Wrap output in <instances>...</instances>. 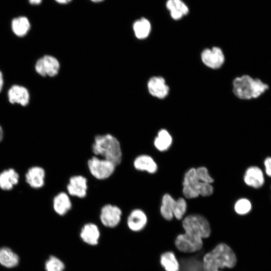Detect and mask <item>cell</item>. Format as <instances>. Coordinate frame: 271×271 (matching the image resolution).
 I'll list each match as a JSON object with an SVG mask.
<instances>
[{
    "label": "cell",
    "mask_w": 271,
    "mask_h": 271,
    "mask_svg": "<svg viewBox=\"0 0 271 271\" xmlns=\"http://www.w3.org/2000/svg\"><path fill=\"white\" fill-rule=\"evenodd\" d=\"M184 231L174 241L176 249L181 253L193 254L202 250L203 239L210 237L212 230L208 220L203 215L192 214L182 221Z\"/></svg>",
    "instance_id": "6da1fadb"
},
{
    "label": "cell",
    "mask_w": 271,
    "mask_h": 271,
    "mask_svg": "<svg viewBox=\"0 0 271 271\" xmlns=\"http://www.w3.org/2000/svg\"><path fill=\"white\" fill-rule=\"evenodd\" d=\"M237 263V257L232 248L226 243H218L202 256L203 271H223L231 269Z\"/></svg>",
    "instance_id": "7a4b0ae2"
},
{
    "label": "cell",
    "mask_w": 271,
    "mask_h": 271,
    "mask_svg": "<svg viewBox=\"0 0 271 271\" xmlns=\"http://www.w3.org/2000/svg\"><path fill=\"white\" fill-rule=\"evenodd\" d=\"M94 156L105 159L117 166L122 160V150L119 140L110 133L96 135L91 146Z\"/></svg>",
    "instance_id": "3957f363"
},
{
    "label": "cell",
    "mask_w": 271,
    "mask_h": 271,
    "mask_svg": "<svg viewBox=\"0 0 271 271\" xmlns=\"http://www.w3.org/2000/svg\"><path fill=\"white\" fill-rule=\"evenodd\" d=\"M268 88V86L261 80L248 75L237 77L233 81V92L241 99L256 98Z\"/></svg>",
    "instance_id": "277c9868"
},
{
    "label": "cell",
    "mask_w": 271,
    "mask_h": 271,
    "mask_svg": "<svg viewBox=\"0 0 271 271\" xmlns=\"http://www.w3.org/2000/svg\"><path fill=\"white\" fill-rule=\"evenodd\" d=\"M213 192L211 184L200 181L196 174V169L191 168L185 174L183 182V193L189 199L195 198L201 195L210 196Z\"/></svg>",
    "instance_id": "5b68a950"
},
{
    "label": "cell",
    "mask_w": 271,
    "mask_h": 271,
    "mask_svg": "<svg viewBox=\"0 0 271 271\" xmlns=\"http://www.w3.org/2000/svg\"><path fill=\"white\" fill-rule=\"evenodd\" d=\"M87 165L91 175L98 180H104L110 178L117 167L110 161L94 155L88 160Z\"/></svg>",
    "instance_id": "8992f818"
},
{
    "label": "cell",
    "mask_w": 271,
    "mask_h": 271,
    "mask_svg": "<svg viewBox=\"0 0 271 271\" xmlns=\"http://www.w3.org/2000/svg\"><path fill=\"white\" fill-rule=\"evenodd\" d=\"M122 216V211L116 205L107 203L100 209L99 219L105 227L113 228L120 223Z\"/></svg>",
    "instance_id": "52a82bcc"
},
{
    "label": "cell",
    "mask_w": 271,
    "mask_h": 271,
    "mask_svg": "<svg viewBox=\"0 0 271 271\" xmlns=\"http://www.w3.org/2000/svg\"><path fill=\"white\" fill-rule=\"evenodd\" d=\"M88 180L81 175L72 176L66 185L67 193L71 197L84 198L87 195Z\"/></svg>",
    "instance_id": "ba28073f"
},
{
    "label": "cell",
    "mask_w": 271,
    "mask_h": 271,
    "mask_svg": "<svg viewBox=\"0 0 271 271\" xmlns=\"http://www.w3.org/2000/svg\"><path fill=\"white\" fill-rule=\"evenodd\" d=\"M60 68L58 60L49 55H45L39 59L36 62V72L43 76L53 77L57 74Z\"/></svg>",
    "instance_id": "9c48e42d"
},
{
    "label": "cell",
    "mask_w": 271,
    "mask_h": 271,
    "mask_svg": "<svg viewBox=\"0 0 271 271\" xmlns=\"http://www.w3.org/2000/svg\"><path fill=\"white\" fill-rule=\"evenodd\" d=\"M203 63L211 69H218L224 62L225 57L222 50L217 47L204 50L201 55Z\"/></svg>",
    "instance_id": "30bf717a"
},
{
    "label": "cell",
    "mask_w": 271,
    "mask_h": 271,
    "mask_svg": "<svg viewBox=\"0 0 271 271\" xmlns=\"http://www.w3.org/2000/svg\"><path fill=\"white\" fill-rule=\"evenodd\" d=\"M148 223V217L142 209L132 210L126 218V225L128 229L134 232L143 230Z\"/></svg>",
    "instance_id": "8fae6325"
},
{
    "label": "cell",
    "mask_w": 271,
    "mask_h": 271,
    "mask_svg": "<svg viewBox=\"0 0 271 271\" xmlns=\"http://www.w3.org/2000/svg\"><path fill=\"white\" fill-rule=\"evenodd\" d=\"M79 235L83 242L90 246H95L99 243L100 231L96 224L88 222L82 227Z\"/></svg>",
    "instance_id": "7c38bea8"
},
{
    "label": "cell",
    "mask_w": 271,
    "mask_h": 271,
    "mask_svg": "<svg viewBox=\"0 0 271 271\" xmlns=\"http://www.w3.org/2000/svg\"><path fill=\"white\" fill-rule=\"evenodd\" d=\"M149 93L154 97L164 98L167 96L169 87L166 83L165 79L161 76H154L148 82Z\"/></svg>",
    "instance_id": "4fadbf2b"
},
{
    "label": "cell",
    "mask_w": 271,
    "mask_h": 271,
    "mask_svg": "<svg viewBox=\"0 0 271 271\" xmlns=\"http://www.w3.org/2000/svg\"><path fill=\"white\" fill-rule=\"evenodd\" d=\"M70 197L66 192H60L55 195L53 200V207L56 214L64 216L72 209Z\"/></svg>",
    "instance_id": "5bb4252c"
},
{
    "label": "cell",
    "mask_w": 271,
    "mask_h": 271,
    "mask_svg": "<svg viewBox=\"0 0 271 271\" xmlns=\"http://www.w3.org/2000/svg\"><path fill=\"white\" fill-rule=\"evenodd\" d=\"M243 180L247 186L254 188L261 187L264 182L262 171L256 166L250 167L246 170Z\"/></svg>",
    "instance_id": "9a60e30c"
},
{
    "label": "cell",
    "mask_w": 271,
    "mask_h": 271,
    "mask_svg": "<svg viewBox=\"0 0 271 271\" xmlns=\"http://www.w3.org/2000/svg\"><path fill=\"white\" fill-rule=\"evenodd\" d=\"M133 166L136 170L150 174L156 173L158 169L157 164L153 158L146 154L136 157L133 161Z\"/></svg>",
    "instance_id": "2e32d148"
},
{
    "label": "cell",
    "mask_w": 271,
    "mask_h": 271,
    "mask_svg": "<svg viewBox=\"0 0 271 271\" xmlns=\"http://www.w3.org/2000/svg\"><path fill=\"white\" fill-rule=\"evenodd\" d=\"M45 172L40 167L30 168L26 175V180L30 186L34 188H40L45 183Z\"/></svg>",
    "instance_id": "e0dca14e"
},
{
    "label": "cell",
    "mask_w": 271,
    "mask_h": 271,
    "mask_svg": "<svg viewBox=\"0 0 271 271\" xmlns=\"http://www.w3.org/2000/svg\"><path fill=\"white\" fill-rule=\"evenodd\" d=\"M9 101L12 103H19L23 106L26 105L29 100V94L28 90L20 85H14L8 92Z\"/></svg>",
    "instance_id": "ac0fdd59"
},
{
    "label": "cell",
    "mask_w": 271,
    "mask_h": 271,
    "mask_svg": "<svg viewBox=\"0 0 271 271\" xmlns=\"http://www.w3.org/2000/svg\"><path fill=\"white\" fill-rule=\"evenodd\" d=\"M159 262L165 271H180V264L175 253L171 250L161 254Z\"/></svg>",
    "instance_id": "d6986e66"
},
{
    "label": "cell",
    "mask_w": 271,
    "mask_h": 271,
    "mask_svg": "<svg viewBox=\"0 0 271 271\" xmlns=\"http://www.w3.org/2000/svg\"><path fill=\"white\" fill-rule=\"evenodd\" d=\"M166 7L172 18L176 20L181 19L189 12L187 6L182 0H168Z\"/></svg>",
    "instance_id": "ffe728a7"
},
{
    "label": "cell",
    "mask_w": 271,
    "mask_h": 271,
    "mask_svg": "<svg viewBox=\"0 0 271 271\" xmlns=\"http://www.w3.org/2000/svg\"><path fill=\"white\" fill-rule=\"evenodd\" d=\"M18 181L19 175L12 169L5 170L0 174V188L4 190H11Z\"/></svg>",
    "instance_id": "44dd1931"
},
{
    "label": "cell",
    "mask_w": 271,
    "mask_h": 271,
    "mask_svg": "<svg viewBox=\"0 0 271 271\" xmlns=\"http://www.w3.org/2000/svg\"><path fill=\"white\" fill-rule=\"evenodd\" d=\"M19 257L11 249L7 247L0 248V264L3 266L12 268L18 265Z\"/></svg>",
    "instance_id": "7402d4cb"
},
{
    "label": "cell",
    "mask_w": 271,
    "mask_h": 271,
    "mask_svg": "<svg viewBox=\"0 0 271 271\" xmlns=\"http://www.w3.org/2000/svg\"><path fill=\"white\" fill-rule=\"evenodd\" d=\"M176 200L169 194H165L162 197L160 213L162 217L167 221L173 217V208Z\"/></svg>",
    "instance_id": "603a6c76"
},
{
    "label": "cell",
    "mask_w": 271,
    "mask_h": 271,
    "mask_svg": "<svg viewBox=\"0 0 271 271\" xmlns=\"http://www.w3.org/2000/svg\"><path fill=\"white\" fill-rule=\"evenodd\" d=\"M12 28L15 35L19 37H23L29 31L30 23L28 18L25 17H17L13 20Z\"/></svg>",
    "instance_id": "cb8c5ba5"
},
{
    "label": "cell",
    "mask_w": 271,
    "mask_h": 271,
    "mask_svg": "<svg viewBox=\"0 0 271 271\" xmlns=\"http://www.w3.org/2000/svg\"><path fill=\"white\" fill-rule=\"evenodd\" d=\"M172 143V138L169 132L165 129H161L155 139L154 144L160 151L167 150Z\"/></svg>",
    "instance_id": "d4e9b609"
},
{
    "label": "cell",
    "mask_w": 271,
    "mask_h": 271,
    "mask_svg": "<svg viewBox=\"0 0 271 271\" xmlns=\"http://www.w3.org/2000/svg\"><path fill=\"white\" fill-rule=\"evenodd\" d=\"M151 29V25L146 18H142L136 21L133 25V30L136 37L144 39L148 37Z\"/></svg>",
    "instance_id": "484cf974"
},
{
    "label": "cell",
    "mask_w": 271,
    "mask_h": 271,
    "mask_svg": "<svg viewBox=\"0 0 271 271\" xmlns=\"http://www.w3.org/2000/svg\"><path fill=\"white\" fill-rule=\"evenodd\" d=\"M46 271H64L65 265L58 257L51 255L45 263Z\"/></svg>",
    "instance_id": "4316f807"
},
{
    "label": "cell",
    "mask_w": 271,
    "mask_h": 271,
    "mask_svg": "<svg viewBox=\"0 0 271 271\" xmlns=\"http://www.w3.org/2000/svg\"><path fill=\"white\" fill-rule=\"evenodd\" d=\"M187 210V203L183 198H179L176 200L174 208L173 215L176 219L181 220L183 218Z\"/></svg>",
    "instance_id": "83f0119b"
},
{
    "label": "cell",
    "mask_w": 271,
    "mask_h": 271,
    "mask_svg": "<svg viewBox=\"0 0 271 271\" xmlns=\"http://www.w3.org/2000/svg\"><path fill=\"white\" fill-rule=\"evenodd\" d=\"M251 209V204L249 200L242 198L238 200L234 205V210L239 215L247 214Z\"/></svg>",
    "instance_id": "f1b7e54d"
},
{
    "label": "cell",
    "mask_w": 271,
    "mask_h": 271,
    "mask_svg": "<svg viewBox=\"0 0 271 271\" xmlns=\"http://www.w3.org/2000/svg\"><path fill=\"white\" fill-rule=\"evenodd\" d=\"M196 174L198 179L201 182L211 184L214 179L212 178L207 168L205 167H200L196 169Z\"/></svg>",
    "instance_id": "f546056e"
},
{
    "label": "cell",
    "mask_w": 271,
    "mask_h": 271,
    "mask_svg": "<svg viewBox=\"0 0 271 271\" xmlns=\"http://www.w3.org/2000/svg\"><path fill=\"white\" fill-rule=\"evenodd\" d=\"M264 165L266 175L271 177V157H267L265 159Z\"/></svg>",
    "instance_id": "4dcf8cb0"
},
{
    "label": "cell",
    "mask_w": 271,
    "mask_h": 271,
    "mask_svg": "<svg viewBox=\"0 0 271 271\" xmlns=\"http://www.w3.org/2000/svg\"><path fill=\"white\" fill-rule=\"evenodd\" d=\"M29 2L33 5H39L42 0H28Z\"/></svg>",
    "instance_id": "1f68e13d"
},
{
    "label": "cell",
    "mask_w": 271,
    "mask_h": 271,
    "mask_svg": "<svg viewBox=\"0 0 271 271\" xmlns=\"http://www.w3.org/2000/svg\"><path fill=\"white\" fill-rule=\"evenodd\" d=\"M3 82H3V75L1 71H0V91H1L2 88L3 87Z\"/></svg>",
    "instance_id": "d6a6232c"
},
{
    "label": "cell",
    "mask_w": 271,
    "mask_h": 271,
    "mask_svg": "<svg viewBox=\"0 0 271 271\" xmlns=\"http://www.w3.org/2000/svg\"><path fill=\"white\" fill-rule=\"evenodd\" d=\"M56 2L58 3H59L60 4H65L68 3V2L67 0H55Z\"/></svg>",
    "instance_id": "836d02e7"
},
{
    "label": "cell",
    "mask_w": 271,
    "mask_h": 271,
    "mask_svg": "<svg viewBox=\"0 0 271 271\" xmlns=\"http://www.w3.org/2000/svg\"><path fill=\"white\" fill-rule=\"evenodd\" d=\"M3 138V131L2 128L0 126V142L2 141Z\"/></svg>",
    "instance_id": "e575fe53"
},
{
    "label": "cell",
    "mask_w": 271,
    "mask_h": 271,
    "mask_svg": "<svg viewBox=\"0 0 271 271\" xmlns=\"http://www.w3.org/2000/svg\"><path fill=\"white\" fill-rule=\"evenodd\" d=\"M93 2L97 3V2H102L103 0H90Z\"/></svg>",
    "instance_id": "d590c367"
},
{
    "label": "cell",
    "mask_w": 271,
    "mask_h": 271,
    "mask_svg": "<svg viewBox=\"0 0 271 271\" xmlns=\"http://www.w3.org/2000/svg\"><path fill=\"white\" fill-rule=\"evenodd\" d=\"M72 0H67V1L68 2V3L71 2Z\"/></svg>",
    "instance_id": "8d00e7d4"
}]
</instances>
